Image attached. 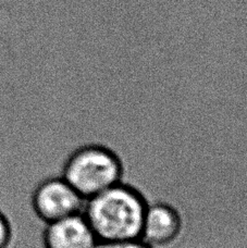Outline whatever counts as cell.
<instances>
[{
  "mask_svg": "<svg viewBox=\"0 0 247 248\" xmlns=\"http://www.w3.org/2000/svg\"><path fill=\"white\" fill-rule=\"evenodd\" d=\"M84 203L85 199L63 178L49 179L39 184L33 196L35 211L47 223L82 214Z\"/></svg>",
  "mask_w": 247,
  "mask_h": 248,
  "instance_id": "3",
  "label": "cell"
},
{
  "mask_svg": "<svg viewBox=\"0 0 247 248\" xmlns=\"http://www.w3.org/2000/svg\"><path fill=\"white\" fill-rule=\"evenodd\" d=\"M120 160L111 150L88 145L71 155L64 166L62 178L88 199L121 182Z\"/></svg>",
  "mask_w": 247,
  "mask_h": 248,
  "instance_id": "2",
  "label": "cell"
},
{
  "mask_svg": "<svg viewBox=\"0 0 247 248\" xmlns=\"http://www.w3.org/2000/svg\"><path fill=\"white\" fill-rule=\"evenodd\" d=\"M10 240V227L7 219L0 214V248H6Z\"/></svg>",
  "mask_w": 247,
  "mask_h": 248,
  "instance_id": "7",
  "label": "cell"
},
{
  "mask_svg": "<svg viewBox=\"0 0 247 248\" xmlns=\"http://www.w3.org/2000/svg\"><path fill=\"white\" fill-rule=\"evenodd\" d=\"M98 240L83 214L67 217L47 224V248H94Z\"/></svg>",
  "mask_w": 247,
  "mask_h": 248,
  "instance_id": "5",
  "label": "cell"
},
{
  "mask_svg": "<svg viewBox=\"0 0 247 248\" xmlns=\"http://www.w3.org/2000/svg\"><path fill=\"white\" fill-rule=\"evenodd\" d=\"M182 227L180 215L164 202L147 206L139 241L151 248L166 246L178 237Z\"/></svg>",
  "mask_w": 247,
  "mask_h": 248,
  "instance_id": "4",
  "label": "cell"
},
{
  "mask_svg": "<svg viewBox=\"0 0 247 248\" xmlns=\"http://www.w3.org/2000/svg\"><path fill=\"white\" fill-rule=\"evenodd\" d=\"M146 209L135 189L119 183L85 199L82 214L98 242H127L140 238Z\"/></svg>",
  "mask_w": 247,
  "mask_h": 248,
  "instance_id": "1",
  "label": "cell"
},
{
  "mask_svg": "<svg viewBox=\"0 0 247 248\" xmlns=\"http://www.w3.org/2000/svg\"><path fill=\"white\" fill-rule=\"evenodd\" d=\"M94 248H151L142 241L127 242H98Z\"/></svg>",
  "mask_w": 247,
  "mask_h": 248,
  "instance_id": "6",
  "label": "cell"
}]
</instances>
